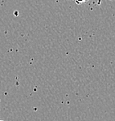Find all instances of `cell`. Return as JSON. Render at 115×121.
<instances>
[{"mask_svg": "<svg viewBox=\"0 0 115 121\" xmlns=\"http://www.w3.org/2000/svg\"><path fill=\"white\" fill-rule=\"evenodd\" d=\"M88 0H75V3L77 4H82V3H86Z\"/></svg>", "mask_w": 115, "mask_h": 121, "instance_id": "6da1fadb", "label": "cell"}, {"mask_svg": "<svg viewBox=\"0 0 115 121\" xmlns=\"http://www.w3.org/2000/svg\"><path fill=\"white\" fill-rule=\"evenodd\" d=\"M0 121H3V120H0Z\"/></svg>", "mask_w": 115, "mask_h": 121, "instance_id": "7a4b0ae2", "label": "cell"}]
</instances>
